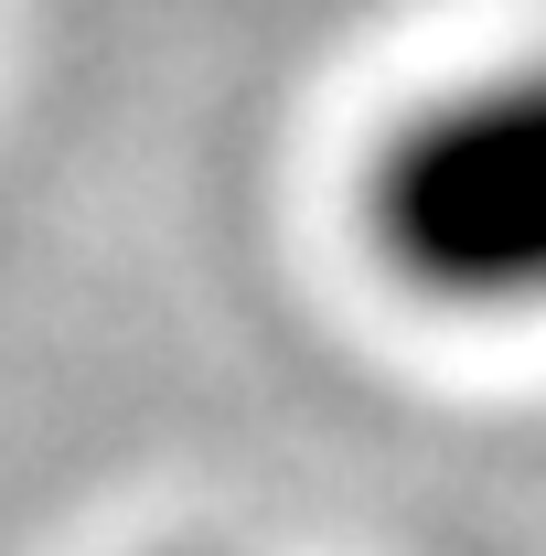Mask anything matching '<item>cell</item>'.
Segmentation results:
<instances>
[{
  "mask_svg": "<svg viewBox=\"0 0 546 556\" xmlns=\"http://www.w3.org/2000/svg\"><path fill=\"white\" fill-rule=\"evenodd\" d=\"M375 247L461 311H504L536 278V108L525 86H472L418 108L375 161Z\"/></svg>",
  "mask_w": 546,
  "mask_h": 556,
  "instance_id": "cell-1",
  "label": "cell"
}]
</instances>
